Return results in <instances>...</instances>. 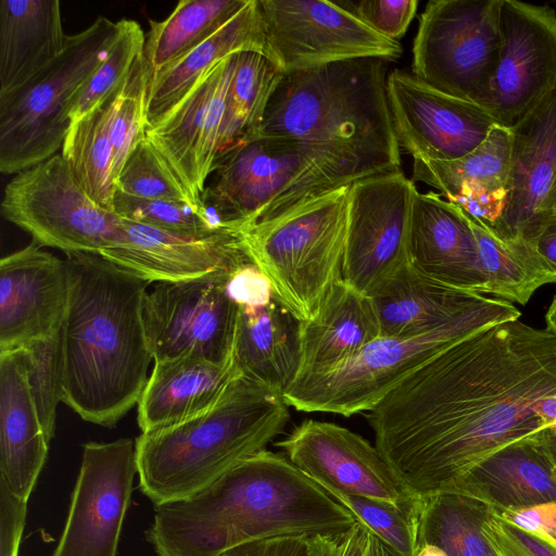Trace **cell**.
I'll list each match as a JSON object with an SVG mask.
<instances>
[{
    "label": "cell",
    "mask_w": 556,
    "mask_h": 556,
    "mask_svg": "<svg viewBox=\"0 0 556 556\" xmlns=\"http://www.w3.org/2000/svg\"><path fill=\"white\" fill-rule=\"evenodd\" d=\"M556 393V336L519 319L435 354L367 412L375 445L417 494L458 493L497 452L549 431L536 406Z\"/></svg>",
    "instance_id": "obj_1"
},
{
    "label": "cell",
    "mask_w": 556,
    "mask_h": 556,
    "mask_svg": "<svg viewBox=\"0 0 556 556\" xmlns=\"http://www.w3.org/2000/svg\"><path fill=\"white\" fill-rule=\"evenodd\" d=\"M357 518L285 455L263 450L189 497L154 506L157 556H218L282 535H337Z\"/></svg>",
    "instance_id": "obj_2"
},
{
    "label": "cell",
    "mask_w": 556,
    "mask_h": 556,
    "mask_svg": "<svg viewBox=\"0 0 556 556\" xmlns=\"http://www.w3.org/2000/svg\"><path fill=\"white\" fill-rule=\"evenodd\" d=\"M70 295L62 324L67 406L113 427L135 405L153 359L142 305L149 281L99 253H67Z\"/></svg>",
    "instance_id": "obj_3"
},
{
    "label": "cell",
    "mask_w": 556,
    "mask_h": 556,
    "mask_svg": "<svg viewBox=\"0 0 556 556\" xmlns=\"http://www.w3.org/2000/svg\"><path fill=\"white\" fill-rule=\"evenodd\" d=\"M387 62L362 58L283 74L257 136L301 146L350 185L400 169Z\"/></svg>",
    "instance_id": "obj_4"
},
{
    "label": "cell",
    "mask_w": 556,
    "mask_h": 556,
    "mask_svg": "<svg viewBox=\"0 0 556 556\" xmlns=\"http://www.w3.org/2000/svg\"><path fill=\"white\" fill-rule=\"evenodd\" d=\"M285 397L242 376L204 413L136 438L141 492L154 506L191 496L286 428Z\"/></svg>",
    "instance_id": "obj_5"
},
{
    "label": "cell",
    "mask_w": 556,
    "mask_h": 556,
    "mask_svg": "<svg viewBox=\"0 0 556 556\" xmlns=\"http://www.w3.org/2000/svg\"><path fill=\"white\" fill-rule=\"evenodd\" d=\"M520 315L513 303L488 296L437 329L413 337H379L328 371L300 376L283 397L301 412L342 416L368 412L445 348L491 325L519 319Z\"/></svg>",
    "instance_id": "obj_6"
},
{
    "label": "cell",
    "mask_w": 556,
    "mask_h": 556,
    "mask_svg": "<svg viewBox=\"0 0 556 556\" xmlns=\"http://www.w3.org/2000/svg\"><path fill=\"white\" fill-rule=\"evenodd\" d=\"M349 187L242 231L248 252L269 280L274 296L302 320L342 279Z\"/></svg>",
    "instance_id": "obj_7"
},
{
    "label": "cell",
    "mask_w": 556,
    "mask_h": 556,
    "mask_svg": "<svg viewBox=\"0 0 556 556\" xmlns=\"http://www.w3.org/2000/svg\"><path fill=\"white\" fill-rule=\"evenodd\" d=\"M121 22L99 16L68 36L65 49L22 87L0 94V170L17 174L56 154L72 122L70 106L108 56Z\"/></svg>",
    "instance_id": "obj_8"
},
{
    "label": "cell",
    "mask_w": 556,
    "mask_h": 556,
    "mask_svg": "<svg viewBox=\"0 0 556 556\" xmlns=\"http://www.w3.org/2000/svg\"><path fill=\"white\" fill-rule=\"evenodd\" d=\"M213 173L216 180L201 201L225 226L240 231L350 185L313 152L263 136L219 155Z\"/></svg>",
    "instance_id": "obj_9"
},
{
    "label": "cell",
    "mask_w": 556,
    "mask_h": 556,
    "mask_svg": "<svg viewBox=\"0 0 556 556\" xmlns=\"http://www.w3.org/2000/svg\"><path fill=\"white\" fill-rule=\"evenodd\" d=\"M502 0H431L413 46V74L486 111L500 60Z\"/></svg>",
    "instance_id": "obj_10"
},
{
    "label": "cell",
    "mask_w": 556,
    "mask_h": 556,
    "mask_svg": "<svg viewBox=\"0 0 556 556\" xmlns=\"http://www.w3.org/2000/svg\"><path fill=\"white\" fill-rule=\"evenodd\" d=\"M1 211L34 242L65 254L100 253L125 233L123 219L86 193L61 153L17 173L5 186Z\"/></svg>",
    "instance_id": "obj_11"
},
{
    "label": "cell",
    "mask_w": 556,
    "mask_h": 556,
    "mask_svg": "<svg viewBox=\"0 0 556 556\" xmlns=\"http://www.w3.org/2000/svg\"><path fill=\"white\" fill-rule=\"evenodd\" d=\"M257 8L267 56L283 74L362 58L392 62L403 52L334 1L257 0Z\"/></svg>",
    "instance_id": "obj_12"
},
{
    "label": "cell",
    "mask_w": 556,
    "mask_h": 556,
    "mask_svg": "<svg viewBox=\"0 0 556 556\" xmlns=\"http://www.w3.org/2000/svg\"><path fill=\"white\" fill-rule=\"evenodd\" d=\"M231 273L159 281L146 293L142 316L154 362L184 356L231 359L239 305L227 292Z\"/></svg>",
    "instance_id": "obj_13"
},
{
    "label": "cell",
    "mask_w": 556,
    "mask_h": 556,
    "mask_svg": "<svg viewBox=\"0 0 556 556\" xmlns=\"http://www.w3.org/2000/svg\"><path fill=\"white\" fill-rule=\"evenodd\" d=\"M136 475L135 440L84 444L63 531L51 556H117Z\"/></svg>",
    "instance_id": "obj_14"
},
{
    "label": "cell",
    "mask_w": 556,
    "mask_h": 556,
    "mask_svg": "<svg viewBox=\"0 0 556 556\" xmlns=\"http://www.w3.org/2000/svg\"><path fill=\"white\" fill-rule=\"evenodd\" d=\"M416 187L401 169L349 187L342 280L370 294L408 263V223Z\"/></svg>",
    "instance_id": "obj_15"
},
{
    "label": "cell",
    "mask_w": 556,
    "mask_h": 556,
    "mask_svg": "<svg viewBox=\"0 0 556 556\" xmlns=\"http://www.w3.org/2000/svg\"><path fill=\"white\" fill-rule=\"evenodd\" d=\"M319 484L414 513L420 495L395 472L376 445L342 426L307 419L275 442Z\"/></svg>",
    "instance_id": "obj_16"
},
{
    "label": "cell",
    "mask_w": 556,
    "mask_h": 556,
    "mask_svg": "<svg viewBox=\"0 0 556 556\" xmlns=\"http://www.w3.org/2000/svg\"><path fill=\"white\" fill-rule=\"evenodd\" d=\"M500 28L486 111L511 128L556 89V14L549 5L502 0Z\"/></svg>",
    "instance_id": "obj_17"
},
{
    "label": "cell",
    "mask_w": 556,
    "mask_h": 556,
    "mask_svg": "<svg viewBox=\"0 0 556 556\" xmlns=\"http://www.w3.org/2000/svg\"><path fill=\"white\" fill-rule=\"evenodd\" d=\"M387 86L397 144L413 161L463 157L500 125L481 106L443 93L413 73L394 70Z\"/></svg>",
    "instance_id": "obj_18"
},
{
    "label": "cell",
    "mask_w": 556,
    "mask_h": 556,
    "mask_svg": "<svg viewBox=\"0 0 556 556\" xmlns=\"http://www.w3.org/2000/svg\"><path fill=\"white\" fill-rule=\"evenodd\" d=\"M237 54V53H236ZM236 54L219 62L146 137L195 203L218 156L225 100Z\"/></svg>",
    "instance_id": "obj_19"
},
{
    "label": "cell",
    "mask_w": 556,
    "mask_h": 556,
    "mask_svg": "<svg viewBox=\"0 0 556 556\" xmlns=\"http://www.w3.org/2000/svg\"><path fill=\"white\" fill-rule=\"evenodd\" d=\"M123 226V239L99 254L149 282L233 273L253 262L240 230L226 228L205 236H189L126 219Z\"/></svg>",
    "instance_id": "obj_20"
},
{
    "label": "cell",
    "mask_w": 556,
    "mask_h": 556,
    "mask_svg": "<svg viewBox=\"0 0 556 556\" xmlns=\"http://www.w3.org/2000/svg\"><path fill=\"white\" fill-rule=\"evenodd\" d=\"M41 248L33 241L0 261V353L62 328L70 295L66 261Z\"/></svg>",
    "instance_id": "obj_21"
},
{
    "label": "cell",
    "mask_w": 556,
    "mask_h": 556,
    "mask_svg": "<svg viewBox=\"0 0 556 556\" xmlns=\"http://www.w3.org/2000/svg\"><path fill=\"white\" fill-rule=\"evenodd\" d=\"M408 263L450 287L489 294L469 216L434 192H414L408 223Z\"/></svg>",
    "instance_id": "obj_22"
},
{
    "label": "cell",
    "mask_w": 556,
    "mask_h": 556,
    "mask_svg": "<svg viewBox=\"0 0 556 556\" xmlns=\"http://www.w3.org/2000/svg\"><path fill=\"white\" fill-rule=\"evenodd\" d=\"M510 131L507 201L491 231L504 240H523L544 216L556 174V89Z\"/></svg>",
    "instance_id": "obj_23"
},
{
    "label": "cell",
    "mask_w": 556,
    "mask_h": 556,
    "mask_svg": "<svg viewBox=\"0 0 556 556\" xmlns=\"http://www.w3.org/2000/svg\"><path fill=\"white\" fill-rule=\"evenodd\" d=\"M240 377L224 364L193 356L154 362L137 404L141 433L169 428L211 408Z\"/></svg>",
    "instance_id": "obj_24"
},
{
    "label": "cell",
    "mask_w": 556,
    "mask_h": 556,
    "mask_svg": "<svg viewBox=\"0 0 556 556\" xmlns=\"http://www.w3.org/2000/svg\"><path fill=\"white\" fill-rule=\"evenodd\" d=\"M49 443L27 384L21 351L0 353V482L17 498L28 502Z\"/></svg>",
    "instance_id": "obj_25"
},
{
    "label": "cell",
    "mask_w": 556,
    "mask_h": 556,
    "mask_svg": "<svg viewBox=\"0 0 556 556\" xmlns=\"http://www.w3.org/2000/svg\"><path fill=\"white\" fill-rule=\"evenodd\" d=\"M231 357L240 376L283 396L301 369L302 319L275 296L240 306Z\"/></svg>",
    "instance_id": "obj_26"
},
{
    "label": "cell",
    "mask_w": 556,
    "mask_h": 556,
    "mask_svg": "<svg viewBox=\"0 0 556 556\" xmlns=\"http://www.w3.org/2000/svg\"><path fill=\"white\" fill-rule=\"evenodd\" d=\"M380 337H413L437 329L488 296L437 281L407 263L370 294Z\"/></svg>",
    "instance_id": "obj_27"
},
{
    "label": "cell",
    "mask_w": 556,
    "mask_h": 556,
    "mask_svg": "<svg viewBox=\"0 0 556 556\" xmlns=\"http://www.w3.org/2000/svg\"><path fill=\"white\" fill-rule=\"evenodd\" d=\"M379 337L380 327L370 295L340 279L328 290L315 313L302 320V361L298 377L328 371Z\"/></svg>",
    "instance_id": "obj_28"
},
{
    "label": "cell",
    "mask_w": 556,
    "mask_h": 556,
    "mask_svg": "<svg viewBox=\"0 0 556 556\" xmlns=\"http://www.w3.org/2000/svg\"><path fill=\"white\" fill-rule=\"evenodd\" d=\"M58 0L0 1V94L28 83L63 52Z\"/></svg>",
    "instance_id": "obj_29"
},
{
    "label": "cell",
    "mask_w": 556,
    "mask_h": 556,
    "mask_svg": "<svg viewBox=\"0 0 556 556\" xmlns=\"http://www.w3.org/2000/svg\"><path fill=\"white\" fill-rule=\"evenodd\" d=\"M243 51H256L267 55L257 0H250L213 36L152 75L147 102V128L154 126L170 112L219 62Z\"/></svg>",
    "instance_id": "obj_30"
},
{
    "label": "cell",
    "mask_w": 556,
    "mask_h": 556,
    "mask_svg": "<svg viewBox=\"0 0 556 556\" xmlns=\"http://www.w3.org/2000/svg\"><path fill=\"white\" fill-rule=\"evenodd\" d=\"M545 439L520 442L497 452L471 473L456 494L496 508L556 502V475Z\"/></svg>",
    "instance_id": "obj_31"
},
{
    "label": "cell",
    "mask_w": 556,
    "mask_h": 556,
    "mask_svg": "<svg viewBox=\"0 0 556 556\" xmlns=\"http://www.w3.org/2000/svg\"><path fill=\"white\" fill-rule=\"evenodd\" d=\"M250 0H181L165 20H150L143 56L152 75L204 42Z\"/></svg>",
    "instance_id": "obj_32"
},
{
    "label": "cell",
    "mask_w": 556,
    "mask_h": 556,
    "mask_svg": "<svg viewBox=\"0 0 556 556\" xmlns=\"http://www.w3.org/2000/svg\"><path fill=\"white\" fill-rule=\"evenodd\" d=\"M122 86L94 110L71 125L61 149L62 156L86 193L98 205L112 212L116 180L110 124Z\"/></svg>",
    "instance_id": "obj_33"
},
{
    "label": "cell",
    "mask_w": 556,
    "mask_h": 556,
    "mask_svg": "<svg viewBox=\"0 0 556 556\" xmlns=\"http://www.w3.org/2000/svg\"><path fill=\"white\" fill-rule=\"evenodd\" d=\"M282 76L280 67L261 52L236 54L225 100L218 156L258 135L267 104Z\"/></svg>",
    "instance_id": "obj_34"
},
{
    "label": "cell",
    "mask_w": 556,
    "mask_h": 556,
    "mask_svg": "<svg viewBox=\"0 0 556 556\" xmlns=\"http://www.w3.org/2000/svg\"><path fill=\"white\" fill-rule=\"evenodd\" d=\"M469 219L490 295L523 305L539 288L556 282L555 275L525 240L501 239L484 225Z\"/></svg>",
    "instance_id": "obj_35"
},
{
    "label": "cell",
    "mask_w": 556,
    "mask_h": 556,
    "mask_svg": "<svg viewBox=\"0 0 556 556\" xmlns=\"http://www.w3.org/2000/svg\"><path fill=\"white\" fill-rule=\"evenodd\" d=\"M511 161L510 128L497 125L471 152L451 161H413V181L431 186L445 198L463 187L508 190Z\"/></svg>",
    "instance_id": "obj_36"
},
{
    "label": "cell",
    "mask_w": 556,
    "mask_h": 556,
    "mask_svg": "<svg viewBox=\"0 0 556 556\" xmlns=\"http://www.w3.org/2000/svg\"><path fill=\"white\" fill-rule=\"evenodd\" d=\"M480 508L458 494L420 495L415 510L417 548L431 544L447 556H492L480 531Z\"/></svg>",
    "instance_id": "obj_37"
},
{
    "label": "cell",
    "mask_w": 556,
    "mask_h": 556,
    "mask_svg": "<svg viewBox=\"0 0 556 556\" xmlns=\"http://www.w3.org/2000/svg\"><path fill=\"white\" fill-rule=\"evenodd\" d=\"M119 34L108 56L74 98L68 116L73 123L90 113L115 92L143 53L146 35L132 20H121Z\"/></svg>",
    "instance_id": "obj_38"
},
{
    "label": "cell",
    "mask_w": 556,
    "mask_h": 556,
    "mask_svg": "<svg viewBox=\"0 0 556 556\" xmlns=\"http://www.w3.org/2000/svg\"><path fill=\"white\" fill-rule=\"evenodd\" d=\"M39 420L51 441L58 404L63 397L64 364L61 329L18 349Z\"/></svg>",
    "instance_id": "obj_39"
},
{
    "label": "cell",
    "mask_w": 556,
    "mask_h": 556,
    "mask_svg": "<svg viewBox=\"0 0 556 556\" xmlns=\"http://www.w3.org/2000/svg\"><path fill=\"white\" fill-rule=\"evenodd\" d=\"M151 78V68L142 53L125 79L112 112L110 137L115 180L129 154L146 137L147 102Z\"/></svg>",
    "instance_id": "obj_40"
},
{
    "label": "cell",
    "mask_w": 556,
    "mask_h": 556,
    "mask_svg": "<svg viewBox=\"0 0 556 556\" xmlns=\"http://www.w3.org/2000/svg\"><path fill=\"white\" fill-rule=\"evenodd\" d=\"M113 211L123 219L180 235L205 236L229 228L205 205L142 200L117 190Z\"/></svg>",
    "instance_id": "obj_41"
},
{
    "label": "cell",
    "mask_w": 556,
    "mask_h": 556,
    "mask_svg": "<svg viewBox=\"0 0 556 556\" xmlns=\"http://www.w3.org/2000/svg\"><path fill=\"white\" fill-rule=\"evenodd\" d=\"M116 190L142 200L185 202L202 206L190 197L147 137L126 160L116 179Z\"/></svg>",
    "instance_id": "obj_42"
},
{
    "label": "cell",
    "mask_w": 556,
    "mask_h": 556,
    "mask_svg": "<svg viewBox=\"0 0 556 556\" xmlns=\"http://www.w3.org/2000/svg\"><path fill=\"white\" fill-rule=\"evenodd\" d=\"M319 485L396 554L415 555V511L408 513L383 502L346 494L327 484Z\"/></svg>",
    "instance_id": "obj_43"
},
{
    "label": "cell",
    "mask_w": 556,
    "mask_h": 556,
    "mask_svg": "<svg viewBox=\"0 0 556 556\" xmlns=\"http://www.w3.org/2000/svg\"><path fill=\"white\" fill-rule=\"evenodd\" d=\"M480 506V531L492 556H556V544L510 526L493 507Z\"/></svg>",
    "instance_id": "obj_44"
},
{
    "label": "cell",
    "mask_w": 556,
    "mask_h": 556,
    "mask_svg": "<svg viewBox=\"0 0 556 556\" xmlns=\"http://www.w3.org/2000/svg\"><path fill=\"white\" fill-rule=\"evenodd\" d=\"M375 33L399 41L413 21L417 0H357L337 1Z\"/></svg>",
    "instance_id": "obj_45"
},
{
    "label": "cell",
    "mask_w": 556,
    "mask_h": 556,
    "mask_svg": "<svg viewBox=\"0 0 556 556\" xmlns=\"http://www.w3.org/2000/svg\"><path fill=\"white\" fill-rule=\"evenodd\" d=\"M507 193V189L490 190L466 186L446 199L459 206L469 217L493 230L504 213Z\"/></svg>",
    "instance_id": "obj_46"
},
{
    "label": "cell",
    "mask_w": 556,
    "mask_h": 556,
    "mask_svg": "<svg viewBox=\"0 0 556 556\" xmlns=\"http://www.w3.org/2000/svg\"><path fill=\"white\" fill-rule=\"evenodd\" d=\"M493 509L510 526L556 544V502L520 508L493 507Z\"/></svg>",
    "instance_id": "obj_47"
},
{
    "label": "cell",
    "mask_w": 556,
    "mask_h": 556,
    "mask_svg": "<svg viewBox=\"0 0 556 556\" xmlns=\"http://www.w3.org/2000/svg\"><path fill=\"white\" fill-rule=\"evenodd\" d=\"M227 292L239 306H263L274 298L269 280L253 262L229 275Z\"/></svg>",
    "instance_id": "obj_48"
},
{
    "label": "cell",
    "mask_w": 556,
    "mask_h": 556,
    "mask_svg": "<svg viewBox=\"0 0 556 556\" xmlns=\"http://www.w3.org/2000/svg\"><path fill=\"white\" fill-rule=\"evenodd\" d=\"M27 503L0 482V556H18Z\"/></svg>",
    "instance_id": "obj_49"
},
{
    "label": "cell",
    "mask_w": 556,
    "mask_h": 556,
    "mask_svg": "<svg viewBox=\"0 0 556 556\" xmlns=\"http://www.w3.org/2000/svg\"><path fill=\"white\" fill-rule=\"evenodd\" d=\"M368 529L357 522L348 532L337 535H314L304 556H367Z\"/></svg>",
    "instance_id": "obj_50"
},
{
    "label": "cell",
    "mask_w": 556,
    "mask_h": 556,
    "mask_svg": "<svg viewBox=\"0 0 556 556\" xmlns=\"http://www.w3.org/2000/svg\"><path fill=\"white\" fill-rule=\"evenodd\" d=\"M308 534L282 535L248 542L231 547L218 556H296Z\"/></svg>",
    "instance_id": "obj_51"
},
{
    "label": "cell",
    "mask_w": 556,
    "mask_h": 556,
    "mask_svg": "<svg viewBox=\"0 0 556 556\" xmlns=\"http://www.w3.org/2000/svg\"><path fill=\"white\" fill-rule=\"evenodd\" d=\"M523 240L556 277V213L545 215Z\"/></svg>",
    "instance_id": "obj_52"
},
{
    "label": "cell",
    "mask_w": 556,
    "mask_h": 556,
    "mask_svg": "<svg viewBox=\"0 0 556 556\" xmlns=\"http://www.w3.org/2000/svg\"><path fill=\"white\" fill-rule=\"evenodd\" d=\"M536 413L545 427L549 431L556 432V393L542 399L536 406Z\"/></svg>",
    "instance_id": "obj_53"
},
{
    "label": "cell",
    "mask_w": 556,
    "mask_h": 556,
    "mask_svg": "<svg viewBox=\"0 0 556 556\" xmlns=\"http://www.w3.org/2000/svg\"><path fill=\"white\" fill-rule=\"evenodd\" d=\"M369 531V530H368ZM367 556H400L369 531Z\"/></svg>",
    "instance_id": "obj_54"
},
{
    "label": "cell",
    "mask_w": 556,
    "mask_h": 556,
    "mask_svg": "<svg viewBox=\"0 0 556 556\" xmlns=\"http://www.w3.org/2000/svg\"><path fill=\"white\" fill-rule=\"evenodd\" d=\"M546 329L556 336V295L554 296L545 315Z\"/></svg>",
    "instance_id": "obj_55"
},
{
    "label": "cell",
    "mask_w": 556,
    "mask_h": 556,
    "mask_svg": "<svg viewBox=\"0 0 556 556\" xmlns=\"http://www.w3.org/2000/svg\"><path fill=\"white\" fill-rule=\"evenodd\" d=\"M556 213V174L553 180L552 188L544 205V216L547 214ZM543 216V217H544ZM542 217V218H543Z\"/></svg>",
    "instance_id": "obj_56"
},
{
    "label": "cell",
    "mask_w": 556,
    "mask_h": 556,
    "mask_svg": "<svg viewBox=\"0 0 556 556\" xmlns=\"http://www.w3.org/2000/svg\"><path fill=\"white\" fill-rule=\"evenodd\" d=\"M414 556H447L444 551L438 546L426 544L417 548Z\"/></svg>",
    "instance_id": "obj_57"
}]
</instances>
